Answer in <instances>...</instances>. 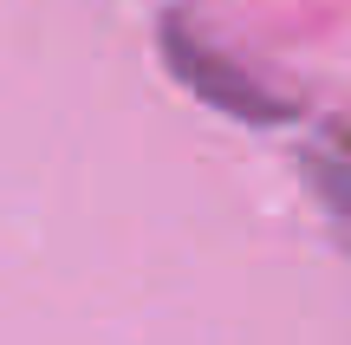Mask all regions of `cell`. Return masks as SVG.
<instances>
[{
  "mask_svg": "<svg viewBox=\"0 0 351 345\" xmlns=\"http://www.w3.org/2000/svg\"><path fill=\"white\" fill-rule=\"evenodd\" d=\"M306 176H313V189L326 195V209L351 228V156H339V150H313V156H306Z\"/></svg>",
  "mask_w": 351,
  "mask_h": 345,
  "instance_id": "7a4b0ae2",
  "label": "cell"
},
{
  "mask_svg": "<svg viewBox=\"0 0 351 345\" xmlns=\"http://www.w3.org/2000/svg\"><path fill=\"white\" fill-rule=\"evenodd\" d=\"M156 46H163V65L195 91L202 104H215V111L241 117V124H280V117H293L287 98H274V91H267L247 65H234L228 52H215L182 13H169V20L156 26Z\"/></svg>",
  "mask_w": 351,
  "mask_h": 345,
  "instance_id": "6da1fadb",
  "label": "cell"
}]
</instances>
